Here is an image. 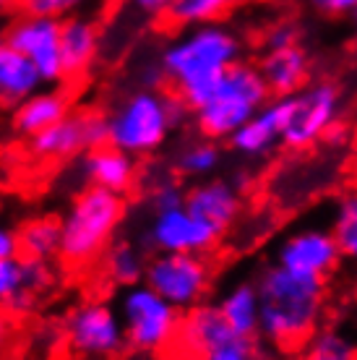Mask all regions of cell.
Listing matches in <instances>:
<instances>
[{"label":"cell","instance_id":"cell-15","mask_svg":"<svg viewBox=\"0 0 357 360\" xmlns=\"http://www.w3.org/2000/svg\"><path fill=\"white\" fill-rule=\"evenodd\" d=\"M233 329L224 321L222 311L216 303H198L196 308L186 311L183 321H180L178 340L172 345L175 358L183 360H204L216 345L233 337Z\"/></svg>","mask_w":357,"mask_h":360},{"label":"cell","instance_id":"cell-41","mask_svg":"<svg viewBox=\"0 0 357 360\" xmlns=\"http://www.w3.org/2000/svg\"><path fill=\"white\" fill-rule=\"evenodd\" d=\"M175 360H183V358H175Z\"/></svg>","mask_w":357,"mask_h":360},{"label":"cell","instance_id":"cell-4","mask_svg":"<svg viewBox=\"0 0 357 360\" xmlns=\"http://www.w3.org/2000/svg\"><path fill=\"white\" fill-rule=\"evenodd\" d=\"M188 112V105L175 91L136 89L108 115L110 144L134 157H146L170 139Z\"/></svg>","mask_w":357,"mask_h":360},{"label":"cell","instance_id":"cell-30","mask_svg":"<svg viewBox=\"0 0 357 360\" xmlns=\"http://www.w3.org/2000/svg\"><path fill=\"white\" fill-rule=\"evenodd\" d=\"M89 0H16L18 11L24 16H47V18H63L76 16Z\"/></svg>","mask_w":357,"mask_h":360},{"label":"cell","instance_id":"cell-9","mask_svg":"<svg viewBox=\"0 0 357 360\" xmlns=\"http://www.w3.org/2000/svg\"><path fill=\"white\" fill-rule=\"evenodd\" d=\"M63 334L68 350L79 358L108 360L128 347L123 319L105 300H86L73 308L65 319Z\"/></svg>","mask_w":357,"mask_h":360},{"label":"cell","instance_id":"cell-13","mask_svg":"<svg viewBox=\"0 0 357 360\" xmlns=\"http://www.w3.org/2000/svg\"><path fill=\"white\" fill-rule=\"evenodd\" d=\"M6 39L34 63L45 84L65 79L60 55V21L47 16H21L6 32Z\"/></svg>","mask_w":357,"mask_h":360},{"label":"cell","instance_id":"cell-38","mask_svg":"<svg viewBox=\"0 0 357 360\" xmlns=\"http://www.w3.org/2000/svg\"><path fill=\"white\" fill-rule=\"evenodd\" d=\"M11 6H16V0H0V13H6Z\"/></svg>","mask_w":357,"mask_h":360},{"label":"cell","instance_id":"cell-5","mask_svg":"<svg viewBox=\"0 0 357 360\" xmlns=\"http://www.w3.org/2000/svg\"><path fill=\"white\" fill-rule=\"evenodd\" d=\"M268 99L271 91L261 76V68L240 60L224 73L209 102L193 112L198 134L212 141H230L238 128L266 108Z\"/></svg>","mask_w":357,"mask_h":360},{"label":"cell","instance_id":"cell-40","mask_svg":"<svg viewBox=\"0 0 357 360\" xmlns=\"http://www.w3.org/2000/svg\"><path fill=\"white\" fill-rule=\"evenodd\" d=\"M355 178H357V160H355Z\"/></svg>","mask_w":357,"mask_h":360},{"label":"cell","instance_id":"cell-21","mask_svg":"<svg viewBox=\"0 0 357 360\" xmlns=\"http://www.w3.org/2000/svg\"><path fill=\"white\" fill-rule=\"evenodd\" d=\"M42 76L24 53L0 37V105L16 108L42 86Z\"/></svg>","mask_w":357,"mask_h":360},{"label":"cell","instance_id":"cell-11","mask_svg":"<svg viewBox=\"0 0 357 360\" xmlns=\"http://www.w3.org/2000/svg\"><path fill=\"white\" fill-rule=\"evenodd\" d=\"M222 235L224 233H219L214 225H209L206 219L193 214L186 204H180V207L154 212L141 243L152 253H201L206 256L209 251H214Z\"/></svg>","mask_w":357,"mask_h":360},{"label":"cell","instance_id":"cell-10","mask_svg":"<svg viewBox=\"0 0 357 360\" xmlns=\"http://www.w3.org/2000/svg\"><path fill=\"white\" fill-rule=\"evenodd\" d=\"M29 141L37 160H47V162L76 160L97 146L110 144L108 115H102L97 110H71L60 123H55L53 128H47Z\"/></svg>","mask_w":357,"mask_h":360},{"label":"cell","instance_id":"cell-2","mask_svg":"<svg viewBox=\"0 0 357 360\" xmlns=\"http://www.w3.org/2000/svg\"><path fill=\"white\" fill-rule=\"evenodd\" d=\"M261 295L259 334L282 350H295L318 332L326 308V282L303 279L271 264L256 277Z\"/></svg>","mask_w":357,"mask_h":360},{"label":"cell","instance_id":"cell-33","mask_svg":"<svg viewBox=\"0 0 357 360\" xmlns=\"http://www.w3.org/2000/svg\"><path fill=\"white\" fill-rule=\"evenodd\" d=\"M266 45H268V50H274V47L300 45V32H297L295 24H277V27L268 32Z\"/></svg>","mask_w":357,"mask_h":360},{"label":"cell","instance_id":"cell-7","mask_svg":"<svg viewBox=\"0 0 357 360\" xmlns=\"http://www.w3.org/2000/svg\"><path fill=\"white\" fill-rule=\"evenodd\" d=\"M214 269L201 253H154L143 282L180 311L204 303L212 290Z\"/></svg>","mask_w":357,"mask_h":360},{"label":"cell","instance_id":"cell-14","mask_svg":"<svg viewBox=\"0 0 357 360\" xmlns=\"http://www.w3.org/2000/svg\"><path fill=\"white\" fill-rule=\"evenodd\" d=\"M55 269L50 262L13 256L0 259V303L11 314H29L42 292L53 288Z\"/></svg>","mask_w":357,"mask_h":360},{"label":"cell","instance_id":"cell-23","mask_svg":"<svg viewBox=\"0 0 357 360\" xmlns=\"http://www.w3.org/2000/svg\"><path fill=\"white\" fill-rule=\"evenodd\" d=\"M238 337H256L261 324V295L256 282H238L216 303Z\"/></svg>","mask_w":357,"mask_h":360},{"label":"cell","instance_id":"cell-28","mask_svg":"<svg viewBox=\"0 0 357 360\" xmlns=\"http://www.w3.org/2000/svg\"><path fill=\"white\" fill-rule=\"evenodd\" d=\"M222 162V149L212 139H198L180 149L178 170L188 178H209Z\"/></svg>","mask_w":357,"mask_h":360},{"label":"cell","instance_id":"cell-22","mask_svg":"<svg viewBox=\"0 0 357 360\" xmlns=\"http://www.w3.org/2000/svg\"><path fill=\"white\" fill-rule=\"evenodd\" d=\"M68 112H71V99L63 89L34 91L32 97L13 108V126L21 136L34 139L55 123H60Z\"/></svg>","mask_w":357,"mask_h":360},{"label":"cell","instance_id":"cell-3","mask_svg":"<svg viewBox=\"0 0 357 360\" xmlns=\"http://www.w3.org/2000/svg\"><path fill=\"white\" fill-rule=\"evenodd\" d=\"M125 196L108 188H81L60 217V259L73 269H89L115 243L125 219Z\"/></svg>","mask_w":357,"mask_h":360},{"label":"cell","instance_id":"cell-19","mask_svg":"<svg viewBox=\"0 0 357 360\" xmlns=\"http://www.w3.org/2000/svg\"><path fill=\"white\" fill-rule=\"evenodd\" d=\"M99 24L91 16L76 13L60 21L63 73L68 82L86 76L99 55Z\"/></svg>","mask_w":357,"mask_h":360},{"label":"cell","instance_id":"cell-36","mask_svg":"<svg viewBox=\"0 0 357 360\" xmlns=\"http://www.w3.org/2000/svg\"><path fill=\"white\" fill-rule=\"evenodd\" d=\"M128 3H131L136 11H141V13H152V16H157V13H164V11L170 8L172 0H128Z\"/></svg>","mask_w":357,"mask_h":360},{"label":"cell","instance_id":"cell-29","mask_svg":"<svg viewBox=\"0 0 357 360\" xmlns=\"http://www.w3.org/2000/svg\"><path fill=\"white\" fill-rule=\"evenodd\" d=\"M303 360H357V347L347 334L318 329L303 345Z\"/></svg>","mask_w":357,"mask_h":360},{"label":"cell","instance_id":"cell-34","mask_svg":"<svg viewBox=\"0 0 357 360\" xmlns=\"http://www.w3.org/2000/svg\"><path fill=\"white\" fill-rule=\"evenodd\" d=\"M311 6L323 16H352L357 0H311Z\"/></svg>","mask_w":357,"mask_h":360},{"label":"cell","instance_id":"cell-24","mask_svg":"<svg viewBox=\"0 0 357 360\" xmlns=\"http://www.w3.org/2000/svg\"><path fill=\"white\" fill-rule=\"evenodd\" d=\"M146 259L138 245L128 240H115L99 259V274L108 282L110 288L128 290L143 282L146 277Z\"/></svg>","mask_w":357,"mask_h":360},{"label":"cell","instance_id":"cell-18","mask_svg":"<svg viewBox=\"0 0 357 360\" xmlns=\"http://www.w3.org/2000/svg\"><path fill=\"white\" fill-rule=\"evenodd\" d=\"M186 207L196 217L214 225L219 233L230 230L240 214L242 198L235 180L204 178L193 188L186 191Z\"/></svg>","mask_w":357,"mask_h":360},{"label":"cell","instance_id":"cell-12","mask_svg":"<svg viewBox=\"0 0 357 360\" xmlns=\"http://www.w3.org/2000/svg\"><path fill=\"white\" fill-rule=\"evenodd\" d=\"M339 262L342 251L337 245V238L331 230H323V227H305V230L287 235L279 243L277 259H274V264L290 274L316 279V282H326L337 271Z\"/></svg>","mask_w":357,"mask_h":360},{"label":"cell","instance_id":"cell-6","mask_svg":"<svg viewBox=\"0 0 357 360\" xmlns=\"http://www.w3.org/2000/svg\"><path fill=\"white\" fill-rule=\"evenodd\" d=\"M117 314L123 319L125 342L138 355H160L170 350L183 321V311L164 300L146 282L120 292Z\"/></svg>","mask_w":357,"mask_h":360},{"label":"cell","instance_id":"cell-25","mask_svg":"<svg viewBox=\"0 0 357 360\" xmlns=\"http://www.w3.org/2000/svg\"><path fill=\"white\" fill-rule=\"evenodd\" d=\"M18 253L27 259L53 262L60 256V219L34 217L18 227Z\"/></svg>","mask_w":357,"mask_h":360},{"label":"cell","instance_id":"cell-26","mask_svg":"<svg viewBox=\"0 0 357 360\" xmlns=\"http://www.w3.org/2000/svg\"><path fill=\"white\" fill-rule=\"evenodd\" d=\"M235 0H172L164 16L170 24L183 29L204 27V24H216L219 18L233 8Z\"/></svg>","mask_w":357,"mask_h":360},{"label":"cell","instance_id":"cell-35","mask_svg":"<svg viewBox=\"0 0 357 360\" xmlns=\"http://www.w3.org/2000/svg\"><path fill=\"white\" fill-rule=\"evenodd\" d=\"M18 253V230L0 222V259H13Z\"/></svg>","mask_w":357,"mask_h":360},{"label":"cell","instance_id":"cell-32","mask_svg":"<svg viewBox=\"0 0 357 360\" xmlns=\"http://www.w3.org/2000/svg\"><path fill=\"white\" fill-rule=\"evenodd\" d=\"M146 198H149V207L154 212H162V209H172L186 204V191L180 188L172 178H157L146 191Z\"/></svg>","mask_w":357,"mask_h":360},{"label":"cell","instance_id":"cell-31","mask_svg":"<svg viewBox=\"0 0 357 360\" xmlns=\"http://www.w3.org/2000/svg\"><path fill=\"white\" fill-rule=\"evenodd\" d=\"M204 360H264V355H261V347L256 345L253 337H238V334H233L230 340L216 345Z\"/></svg>","mask_w":357,"mask_h":360},{"label":"cell","instance_id":"cell-27","mask_svg":"<svg viewBox=\"0 0 357 360\" xmlns=\"http://www.w3.org/2000/svg\"><path fill=\"white\" fill-rule=\"evenodd\" d=\"M331 233L337 238V245L342 251V259L357 266V191L344 193L337 201L334 219H331Z\"/></svg>","mask_w":357,"mask_h":360},{"label":"cell","instance_id":"cell-16","mask_svg":"<svg viewBox=\"0 0 357 360\" xmlns=\"http://www.w3.org/2000/svg\"><path fill=\"white\" fill-rule=\"evenodd\" d=\"M287 110H290V97H271L264 110H259L242 128H238L230 139V146L240 157L259 160L266 157L277 144H282L285 134Z\"/></svg>","mask_w":357,"mask_h":360},{"label":"cell","instance_id":"cell-20","mask_svg":"<svg viewBox=\"0 0 357 360\" xmlns=\"http://www.w3.org/2000/svg\"><path fill=\"white\" fill-rule=\"evenodd\" d=\"M259 68L271 97H292L297 91H303L311 79V58L303 45L266 50Z\"/></svg>","mask_w":357,"mask_h":360},{"label":"cell","instance_id":"cell-39","mask_svg":"<svg viewBox=\"0 0 357 360\" xmlns=\"http://www.w3.org/2000/svg\"><path fill=\"white\" fill-rule=\"evenodd\" d=\"M352 24H355V27H357V8L352 11Z\"/></svg>","mask_w":357,"mask_h":360},{"label":"cell","instance_id":"cell-8","mask_svg":"<svg viewBox=\"0 0 357 360\" xmlns=\"http://www.w3.org/2000/svg\"><path fill=\"white\" fill-rule=\"evenodd\" d=\"M342 112L339 89L331 82L308 84L303 91L290 97V110H287L285 134L282 144L292 152H303L316 146L321 139L334 131Z\"/></svg>","mask_w":357,"mask_h":360},{"label":"cell","instance_id":"cell-17","mask_svg":"<svg viewBox=\"0 0 357 360\" xmlns=\"http://www.w3.org/2000/svg\"><path fill=\"white\" fill-rule=\"evenodd\" d=\"M79 175L86 186L115 191L125 196L138 180V162L134 154L123 152L112 144H105L81 157Z\"/></svg>","mask_w":357,"mask_h":360},{"label":"cell","instance_id":"cell-37","mask_svg":"<svg viewBox=\"0 0 357 360\" xmlns=\"http://www.w3.org/2000/svg\"><path fill=\"white\" fill-rule=\"evenodd\" d=\"M11 334H13V321H11V311L0 303V355L8 347Z\"/></svg>","mask_w":357,"mask_h":360},{"label":"cell","instance_id":"cell-1","mask_svg":"<svg viewBox=\"0 0 357 360\" xmlns=\"http://www.w3.org/2000/svg\"><path fill=\"white\" fill-rule=\"evenodd\" d=\"M240 63V39L224 24H204L186 29L162 53L164 84L196 112L209 102L222 76Z\"/></svg>","mask_w":357,"mask_h":360}]
</instances>
